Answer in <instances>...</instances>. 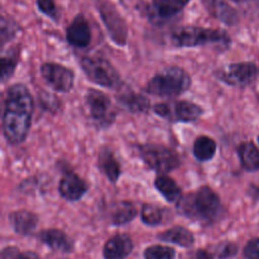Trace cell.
I'll return each mask as SVG.
<instances>
[{"label": "cell", "mask_w": 259, "mask_h": 259, "mask_svg": "<svg viewBox=\"0 0 259 259\" xmlns=\"http://www.w3.org/2000/svg\"><path fill=\"white\" fill-rule=\"evenodd\" d=\"M154 185L156 189L163 195V197L169 202H178L182 198L181 189L174 179L162 174L159 175L155 181Z\"/></svg>", "instance_id": "cell-20"}, {"label": "cell", "mask_w": 259, "mask_h": 259, "mask_svg": "<svg viewBox=\"0 0 259 259\" xmlns=\"http://www.w3.org/2000/svg\"><path fill=\"white\" fill-rule=\"evenodd\" d=\"M244 259H259V237L251 239L243 251Z\"/></svg>", "instance_id": "cell-32"}, {"label": "cell", "mask_w": 259, "mask_h": 259, "mask_svg": "<svg viewBox=\"0 0 259 259\" xmlns=\"http://www.w3.org/2000/svg\"><path fill=\"white\" fill-rule=\"evenodd\" d=\"M97 165L100 171L109 179V181H117L121 173L120 164L115 158L113 152L107 146L100 148L97 157Z\"/></svg>", "instance_id": "cell-17"}, {"label": "cell", "mask_w": 259, "mask_h": 259, "mask_svg": "<svg viewBox=\"0 0 259 259\" xmlns=\"http://www.w3.org/2000/svg\"><path fill=\"white\" fill-rule=\"evenodd\" d=\"M210 13L228 25L237 22L236 11L227 3L220 0H202Z\"/></svg>", "instance_id": "cell-24"}, {"label": "cell", "mask_w": 259, "mask_h": 259, "mask_svg": "<svg viewBox=\"0 0 259 259\" xmlns=\"http://www.w3.org/2000/svg\"><path fill=\"white\" fill-rule=\"evenodd\" d=\"M217 152V143L208 136H198L192 147V153L196 160L200 162H206L213 158Z\"/></svg>", "instance_id": "cell-22"}, {"label": "cell", "mask_w": 259, "mask_h": 259, "mask_svg": "<svg viewBox=\"0 0 259 259\" xmlns=\"http://www.w3.org/2000/svg\"><path fill=\"white\" fill-rule=\"evenodd\" d=\"M179 210L189 219L209 224L221 211L218 194L208 186H201L195 192L187 194L178 201Z\"/></svg>", "instance_id": "cell-2"}, {"label": "cell", "mask_w": 259, "mask_h": 259, "mask_svg": "<svg viewBox=\"0 0 259 259\" xmlns=\"http://www.w3.org/2000/svg\"><path fill=\"white\" fill-rule=\"evenodd\" d=\"M152 110L158 116L171 122H193L203 113V109L189 100H174L158 102L152 106Z\"/></svg>", "instance_id": "cell-8"}, {"label": "cell", "mask_w": 259, "mask_h": 259, "mask_svg": "<svg viewBox=\"0 0 259 259\" xmlns=\"http://www.w3.org/2000/svg\"><path fill=\"white\" fill-rule=\"evenodd\" d=\"M80 66L87 79L96 85L109 89H118L121 86L118 71L102 56H84L80 60Z\"/></svg>", "instance_id": "cell-5"}, {"label": "cell", "mask_w": 259, "mask_h": 259, "mask_svg": "<svg viewBox=\"0 0 259 259\" xmlns=\"http://www.w3.org/2000/svg\"><path fill=\"white\" fill-rule=\"evenodd\" d=\"M19 26L12 19L6 18L5 16L1 17V48L3 50L6 42L10 41L17 33Z\"/></svg>", "instance_id": "cell-29"}, {"label": "cell", "mask_w": 259, "mask_h": 259, "mask_svg": "<svg viewBox=\"0 0 259 259\" xmlns=\"http://www.w3.org/2000/svg\"><path fill=\"white\" fill-rule=\"evenodd\" d=\"M11 226L19 235H29L36 228L38 219L35 213L28 210H17L9 215Z\"/></svg>", "instance_id": "cell-19"}, {"label": "cell", "mask_w": 259, "mask_h": 259, "mask_svg": "<svg viewBox=\"0 0 259 259\" xmlns=\"http://www.w3.org/2000/svg\"><path fill=\"white\" fill-rule=\"evenodd\" d=\"M19 50L11 48L6 52H2L1 56V83L7 82L15 72V69L19 62Z\"/></svg>", "instance_id": "cell-25"}, {"label": "cell", "mask_w": 259, "mask_h": 259, "mask_svg": "<svg viewBox=\"0 0 259 259\" xmlns=\"http://www.w3.org/2000/svg\"><path fill=\"white\" fill-rule=\"evenodd\" d=\"M192 259H213V256L208 251L199 249L195 253H193Z\"/></svg>", "instance_id": "cell-35"}, {"label": "cell", "mask_w": 259, "mask_h": 259, "mask_svg": "<svg viewBox=\"0 0 259 259\" xmlns=\"http://www.w3.org/2000/svg\"><path fill=\"white\" fill-rule=\"evenodd\" d=\"M1 259H40L34 252L20 253L15 247H6L1 253Z\"/></svg>", "instance_id": "cell-31"}, {"label": "cell", "mask_w": 259, "mask_h": 259, "mask_svg": "<svg viewBox=\"0 0 259 259\" xmlns=\"http://www.w3.org/2000/svg\"><path fill=\"white\" fill-rule=\"evenodd\" d=\"M98 10L112 41L119 47H124L127 42V26L122 16L108 1L99 3Z\"/></svg>", "instance_id": "cell-11"}, {"label": "cell", "mask_w": 259, "mask_h": 259, "mask_svg": "<svg viewBox=\"0 0 259 259\" xmlns=\"http://www.w3.org/2000/svg\"><path fill=\"white\" fill-rule=\"evenodd\" d=\"M158 239L164 242L176 244L180 247H190L194 242L192 233L183 227H173L158 235Z\"/></svg>", "instance_id": "cell-21"}, {"label": "cell", "mask_w": 259, "mask_h": 259, "mask_svg": "<svg viewBox=\"0 0 259 259\" xmlns=\"http://www.w3.org/2000/svg\"><path fill=\"white\" fill-rule=\"evenodd\" d=\"M87 190V183L72 171H67L59 183L61 196L69 201L79 200Z\"/></svg>", "instance_id": "cell-15"}, {"label": "cell", "mask_w": 259, "mask_h": 259, "mask_svg": "<svg viewBox=\"0 0 259 259\" xmlns=\"http://www.w3.org/2000/svg\"><path fill=\"white\" fill-rule=\"evenodd\" d=\"M191 83V76L186 70L179 66H170L155 74L143 90L159 97H177L186 92Z\"/></svg>", "instance_id": "cell-3"}, {"label": "cell", "mask_w": 259, "mask_h": 259, "mask_svg": "<svg viewBox=\"0 0 259 259\" xmlns=\"http://www.w3.org/2000/svg\"><path fill=\"white\" fill-rule=\"evenodd\" d=\"M175 250L169 246L152 245L145 249V259H174Z\"/></svg>", "instance_id": "cell-28"}, {"label": "cell", "mask_w": 259, "mask_h": 259, "mask_svg": "<svg viewBox=\"0 0 259 259\" xmlns=\"http://www.w3.org/2000/svg\"><path fill=\"white\" fill-rule=\"evenodd\" d=\"M231 1H233V2H235V3H242V2H245V1H247V0H231Z\"/></svg>", "instance_id": "cell-36"}, {"label": "cell", "mask_w": 259, "mask_h": 259, "mask_svg": "<svg viewBox=\"0 0 259 259\" xmlns=\"http://www.w3.org/2000/svg\"><path fill=\"white\" fill-rule=\"evenodd\" d=\"M136 214H137V209L132 202L121 201L114 206L111 212L110 219L113 225L120 226L133 221Z\"/></svg>", "instance_id": "cell-26"}, {"label": "cell", "mask_w": 259, "mask_h": 259, "mask_svg": "<svg viewBox=\"0 0 259 259\" xmlns=\"http://www.w3.org/2000/svg\"><path fill=\"white\" fill-rule=\"evenodd\" d=\"M39 102L42 104L45 110H50V111H56L60 105L59 99L48 93L44 94L41 97L39 96Z\"/></svg>", "instance_id": "cell-33"}, {"label": "cell", "mask_w": 259, "mask_h": 259, "mask_svg": "<svg viewBox=\"0 0 259 259\" xmlns=\"http://www.w3.org/2000/svg\"><path fill=\"white\" fill-rule=\"evenodd\" d=\"M39 73L48 86L56 92L68 93L74 87V71L62 64L45 62L40 65Z\"/></svg>", "instance_id": "cell-10"}, {"label": "cell", "mask_w": 259, "mask_h": 259, "mask_svg": "<svg viewBox=\"0 0 259 259\" xmlns=\"http://www.w3.org/2000/svg\"><path fill=\"white\" fill-rule=\"evenodd\" d=\"M116 101L123 109L131 113H146L151 108L150 99L143 93L136 92L130 87L118 88Z\"/></svg>", "instance_id": "cell-14"}, {"label": "cell", "mask_w": 259, "mask_h": 259, "mask_svg": "<svg viewBox=\"0 0 259 259\" xmlns=\"http://www.w3.org/2000/svg\"><path fill=\"white\" fill-rule=\"evenodd\" d=\"M259 75V68L251 62L230 63L218 68L214 76L220 81L235 87H246Z\"/></svg>", "instance_id": "cell-9"}, {"label": "cell", "mask_w": 259, "mask_h": 259, "mask_svg": "<svg viewBox=\"0 0 259 259\" xmlns=\"http://www.w3.org/2000/svg\"><path fill=\"white\" fill-rule=\"evenodd\" d=\"M189 2L190 0H152L148 17L154 24H163L181 13Z\"/></svg>", "instance_id": "cell-12"}, {"label": "cell", "mask_w": 259, "mask_h": 259, "mask_svg": "<svg viewBox=\"0 0 259 259\" xmlns=\"http://www.w3.org/2000/svg\"><path fill=\"white\" fill-rule=\"evenodd\" d=\"M84 100L89 116L98 128L105 130L114 123L117 109L107 94L98 89L89 88L86 91Z\"/></svg>", "instance_id": "cell-7"}, {"label": "cell", "mask_w": 259, "mask_h": 259, "mask_svg": "<svg viewBox=\"0 0 259 259\" xmlns=\"http://www.w3.org/2000/svg\"><path fill=\"white\" fill-rule=\"evenodd\" d=\"M142 221L148 226L160 225L163 221V210L160 206L153 203H146L141 211Z\"/></svg>", "instance_id": "cell-27"}, {"label": "cell", "mask_w": 259, "mask_h": 259, "mask_svg": "<svg viewBox=\"0 0 259 259\" xmlns=\"http://www.w3.org/2000/svg\"><path fill=\"white\" fill-rule=\"evenodd\" d=\"M133 241L126 234H117L106 241L103 247L104 259H125L133 250Z\"/></svg>", "instance_id": "cell-16"}, {"label": "cell", "mask_w": 259, "mask_h": 259, "mask_svg": "<svg viewBox=\"0 0 259 259\" xmlns=\"http://www.w3.org/2000/svg\"><path fill=\"white\" fill-rule=\"evenodd\" d=\"M236 252H237V246L234 243H225L218 248L217 257L219 259H226L236 254Z\"/></svg>", "instance_id": "cell-34"}, {"label": "cell", "mask_w": 259, "mask_h": 259, "mask_svg": "<svg viewBox=\"0 0 259 259\" xmlns=\"http://www.w3.org/2000/svg\"><path fill=\"white\" fill-rule=\"evenodd\" d=\"M38 239L55 251L71 252L73 250V241L67 236V234L58 229L41 231L38 234Z\"/></svg>", "instance_id": "cell-18"}, {"label": "cell", "mask_w": 259, "mask_h": 259, "mask_svg": "<svg viewBox=\"0 0 259 259\" xmlns=\"http://www.w3.org/2000/svg\"><path fill=\"white\" fill-rule=\"evenodd\" d=\"M143 162L158 173H167L180 166V158L172 149L155 143H145L137 146Z\"/></svg>", "instance_id": "cell-6"}, {"label": "cell", "mask_w": 259, "mask_h": 259, "mask_svg": "<svg viewBox=\"0 0 259 259\" xmlns=\"http://www.w3.org/2000/svg\"><path fill=\"white\" fill-rule=\"evenodd\" d=\"M92 38L90 24L83 13H78L66 28V39L68 44L76 49L87 48Z\"/></svg>", "instance_id": "cell-13"}, {"label": "cell", "mask_w": 259, "mask_h": 259, "mask_svg": "<svg viewBox=\"0 0 259 259\" xmlns=\"http://www.w3.org/2000/svg\"><path fill=\"white\" fill-rule=\"evenodd\" d=\"M33 98L23 83L10 85L5 93L2 113V132L10 145L23 143L30 131Z\"/></svg>", "instance_id": "cell-1"}, {"label": "cell", "mask_w": 259, "mask_h": 259, "mask_svg": "<svg viewBox=\"0 0 259 259\" xmlns=\"http://www.w3.org/2000/svg\"><path fill=\"white\" fill-rule=\"evenodd\" d=\"M238 155L242 166L247 171L259 169V150L252 142H243L238 147Z\"/></svg>", "instance_id": "cell-23"}, {"label": "cell", "mask_w": 259, "mask_h": 259, "mask_svg": "<svg viewBox=\"0 0 259 259\" xmlns=\"http://www.w3.org/2000/svg\"><path fill=\"white\" fill-rule=\"evenodd\" d=\"M258 143H259V137H258Z\"/></svg>", "instance_id": "cell-37"}, {"label": "cell", "mask_w": 259, "mask_h": 259, "mask_svg": "<svg viewBox=\"0 0 259 259\" xmlns=\"http://www.w3.org/2000/svg\"><path fill=\"white\" fill-rule=\"evenodd\" d=\"M170 40L176 48H194L209 44L228 46L231 41L225 30L194 25H185L174 29L171 32Z\"/></svg>", "instance_id": "cell-4"}, {"label": "cell", "mask_w": 259, "mask_h": 259, "mask_svg": "<svg viewBox=\"0 0 259 259\" xmlns=\"http://www.w3.org/2000/svg\"><path fill=\"white\" fill-rule=\"evenodd\" d=\"M36 6L37 9L49 18L53 19L54 21L59 20L60 12L55 3V0H36Z\"/></svg>", "instance_id": "cell-30"}]
</instances>
